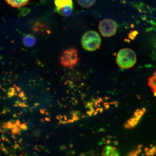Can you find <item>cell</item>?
Returning a JSON list of instances; mask_svg holds the SVG:
<instances>
[{"mask_svg":"<svg viewBox=\"0 0 156 156\" xmlns=\"http://www.w3.org/2000/svg\"><path fill=\"white\" fill-rule=\"evenodd\" d=\"M79 4L84 8L90 7L94 4L96 0H77Z\"/></svg>","mask_w":156,"mask_h":156,"instance_id":"obj_10","label":"cell"},{"mask_svg":"<svg viewBox=\"0 0 156 156\" xmlns=\"http://www.w3.org/2000/svg\"><path fill=\"white\" fill-rule=\"evenodd\" d=\"M136 61V54L131 49H122L117 54L116 63L119 67L122 69H129L133 67Z\"/></svg>","mask_w":156,"mask_h":156,"instance_id":"obj_1","label":"cell"},{"mask_svg":"<svg viewBox=\"0 0 156 156\" xmlns=\"http://www.w3.org/2000/svg\"><path fill=\"white\" fill-rule=\"evenodd\" d=\"M55 11L62 16H69L73 12V0H54Z\"/></svg>","mask_w":156,"mask_h":156,"instance_id":"obj_5","label":"cell"},{"mask_svg":"<svg viewBox=\"0 0 156 156\" xmlns=\"http://www.w3.org/2000/svg\"><path fill=\"white\" fill-rule=\"evenodd\" d=\"M79 58L76 49L70 48L64 51L60 58V62L63 67L71 68L76 65Z\"/></svg>","mask_w":156,"mask_h":156,"instance_id":"obj_3","label":"cell"},{"mask_svg":"<svg viewBox=\"0 0 156 156\" xmlns=\"http://www.w3.org/2000/svg\"><path fill=\"white\" fill-rule=\"evenodd\" d=\"M99 29L101 34L105 37H110L116 34L117 25L112 19H106L100 21Z\"/></svg>","mask_w":156,"mask_h":156,"instance_id":"obj_4","label":"cell"},{"mask_svg":"<svg viewBox=\"0 0 156 156\" xmlns=\"http://www.w3.org/2000/svg\"><path fill=\"white\" fill-rule=\"evenodd\" d=\"M82 156H96V155L93 151H90L84 153Z\"/></svg>","mask_w":156,"mask_h":156,"instance_id":"obj_12","label":"cell"},{"mask_svg":"<svg viewBox=\"0 0 156 156\" xmlns=\"http://www.w3.org/2000/svg\"><path fill=\"white\" fill-rule=\"evenodd\" d=\"M101 39L98 33L94 30L87 31L83 35L81 44L85 50L94 51L100 48Z\"/></svg>","mask_w":156,"mask_h":156,"instance_id":"obj_2","label":"cell"},{"mask_svg":"<svg viewBox=\"0 0 156 156\" xmlns=\"http://www.w3.org/2000/svg\"><path fill=\"white\" fill-rule=\"evenodd\" d=\"M148 84L151 87L154 94L156 96V70L153 75L148 79Z\"/></svg>","mask_w":156,"mask_h":156,"instance_id":"obj_9","label":"cell"},{"mask_svg":"<svg viewBox=\"0 0 156 156\" xmlns=\"http://www.w3.org/2000/svg\"><path fill=\"white\" fill-rule=\"evenodd\" d=\"M145 112L146 109L144 108L136 110L133 115L128 119L125 124L124 127L127 129H131L135 127L138 124Z\"/></svg>","mask_w":156,"mask_h":156,"instance_id":"obj_6","label":"cell"},{"mask_svg":"<svg viewBox=\"0 0 156 156\" xmlns=\"http://www.w3.org/2000/svg\"><path fill=\"white\" fill-rule=\"evenodd\" d=\"M24 43L25 45L28 46H32L34 44L35 38L30 35H27L24 38Z\"/></svg>","mask_w":156,"mask_h":156,"instance_id":"obj_11","label":"cell"},{"mask_svg":"<svg viewBox=\"0 0 156 156\" xmlns=\"http://www.w3.org/2000/svg\"><path fill=\"white\" fill-rule=\"evenodd\" d=\"M30 0H5L9 5L14 8L21 7L27 5Z\"/></svg>","mask_w":156,"mask_h":156,"instance_id":"obj_8","label":"cell"},{"mask_svg":"<svg viewBox=\"0 0 156 156\" xmlns=\"http://www.w3.org/2000/svg\"></svg>","mask_w":156,"mask_h":156,"instance_id":"obj_13","label":"cell"},{"mask_svg":"<svg viewBox=\"0 0 156 156\" xmlns=\"http://www.w3.org/2000/svg\"><path fill=\"white\" fill-rule=\"evenodd\" d=\"M120 154L116 147L107 146L103 149L101 156H120Z\"/></svg>","mask_w":156,"mask_h":156,"instance_id":"obj_7","label":"cell"}]
</instances>
